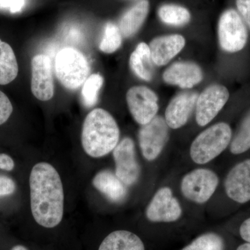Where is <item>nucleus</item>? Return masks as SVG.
Returning <instances> with one entry per match:
<instances>
[{"label":"nucleus","instance_id":"obj_19","mask_svg":"<svg viewBox=\"0 0 250 250\" xmlns=\"http://www.w3.org/2000/svg\"><path fill=\"white\" fill-rule=\"evenodd\" d=\"M98 250H146V247L136 233L127 230H116L104 238Z\"/></svg>","mask_w":250,"mask_h":250},{"label":"nucleus","instance_id":"obj_25","mask_svg":"<svg viewBox=\"0 0 250 250\" xmlns=\"http://www.w3.org/2000/svg\"><path fill=\"white\" fill-rule=\"evenodd\" d=\"M104 83L103 77L100 74H93L83 83L82 90L83 103L87 107H91L98 102L99 91Z\"/></svg>","mask_w":250,"mask_h":250},{"label":"nucleus","instance_id":"obj_31","mask_svg":"<svg viewBox=\"0 0 250 250\" xmlns=\"http://www.w3.org/2000/svg\"><path fill=\"white\" fill-rule=\"evenodd\" d=\"M239 233L242 239L250 244V217L242 223L239 228Z\"/></svg>","mask_w":250,"mask_h":250},{"label":"nucleus","instance_id":"obj_6","mask_svg":"<svg viewBox=\"0 0 250 250\" xmlns=\"http://www.w3.org/2000/svg\"><path fill=\"white\" fill-rule=\"evenodd\" d=\"M220 46L228 52H237L244 48L248 41V30L243 18L234 9L224 11L218 22Z\"/></svg>","mask_w":250,"mask_h":250},{"label":"nucleus","instance_id":"obj_34","mask_svg":"<svg viewBox=\"0 0 250 250\" xmlns=\"http://www.w3.org/2000/svg\"><path fill=\"white\" fill-rule=\"evenodd\" d=\"M236 250H250V244L245 242L243 244L240 245Z\"/></svg>","mask_w":250,"mask_h":250},{"label":"nucleus","instance_id":"obj_15","mask_svg":"<svg viewBox=\"0 0 250 250\" xmlns=\"http://www.w3.org/2000/svg\"><path fill=\"white\" fill-rule=\"evenodd\" d=\"M163 78L168 84L190 88L201 82L203 74L200 67L193 62H177L166 69Z\"/></svg>","mask_w":250,"mask_h":250},{"label":"nucleus","instance_id":"obj_30","mask_svg":"<svg viewBox=\"0 0 250 250\" xmlns=\"http://www.w3.org/2000/svg\"><path fill=\"white\" fill-rule=\"evenodd\" d=\"M14 161L9 155L6 154H0V169L6 171L14 170Z\"/></svg>","mask_w":250,"mask_h":250},{"label":"nucleus","instance_id":"obj_14","mask_svg":"<svg viewBox=\"0 0 250 250\" xmlns=\"http://www.w3.org/2000/svg\"><path fill=\"white\" fill-rule=\"evenodd\" d=\"M199 95L195 92H184L169 103L165 113V120L169 127L177 129L187 124L196 105Z\"/></svg>","mask_w":250,"mask_h":250},{"label":"nucleus","instance_id":"obj_11","mask_svg":"<svg viewBox=\"0 0 250 250\" xmlns=\"http://www.w3.org/2000/svg\"><path fill=\"white\" fill-rule=\"evenodd\" d=\"M229 93L224 85L213 84L203 90L198 96L196 105V121L201 126L208 125L228 103Z\"/></svg>","mask_w":250,"mask_h":250},{"label":"nucleus","instance_id":"obj_21","mask_svg":"<svg viewBox=\"0 0 250 250\" xmlns=\"http://www.w3.org/2000/svg\"><path fill=\"white\" fill-rule=\"evenodd\" d=\"M19 67L12 47L0 39V85H6L16 80Z\"/></svg>","mask_w":250,"mask_h":250},{"label":"nucleus","instance_id":"obj_27","mask_svg":"<svg viewBox=\"0 0 250 250\" xmlns=\"http://www.w3.org/2000/svg\"><path fill=\"white\" fill-rule=\"evenodd\" d=\"M12 104L6 94L0 90V125L4 124L13 113Z\"/></svg>","mask_w":250,"mask_h":250},{"label":"nucleus","instance_id":"obj_23","mask_svg":"<svg viewBox=\"0 0 250 250\" xmlns=\"http://www.w3.org/2000/svg\"><path fill=\"white\" fill-rule=\"evenodd\" d=\"M250 149V110L242 120L239 128L230 143V152L238 155Z\"/></svg>","mask_w":250,"mask_h":250},{"label":"nucleus","instance_id":"obj_3","mask_svg":"<svg viewBox=\"0 0 250 250\" xmlns=\"http://www.w3.org/2000/svg\"><path fill=\"white\" fill-rule=\"evenodd\" d=\"M232 131L229 125L219 123L207 128L192 141L190 156L192 161L204 165L220 156L230 146Z\"/></svg>","mask_w":250,"mask_h":250},{"label":"nucleus","instance_id":"obj_22","mask_svg":"<svg viewBox=\"0 0 250 250\" xmlns=\"http://www.w3.org/2000/svg\"><path fill=\"white\" fill-rule=\"evenodd\" d=\"M158 14L163 22L176 27L185 25L191 18L188 10L176 4L163 5L159 8Z\"/></svg>","mask_w":250,"mask_h":250},{"label":"nucleus","instance_id":"obj_32","mask_svg":"<svg viewBox=\"0 0 250 250\" xmlns=\"http://www.w3.org/2000/svg\"><path fill=\"white\" fill-rule=\"evenodd\" d=\"M26 0H11L9 5V11L12 14L20 12L22 11L25 5Z\"/></svg>","mask_w":250,"mask_h":250},{"label":"nucleus","instance_id":"obj_12","mask_svg":"<svg viewBox=\"0 0 250 250\" xmlns=\"http://www.w3.org/2000/svg\"><path fill=\"white\" fill-rule=\"evenodd\" d=\"M31 90L36 98L48 101L53 98L54 83L52 62L47 56L36 55L31 60Z\"/></svg>","mask_w":250,"mask_h":250},{"label":"nucleus","instance_id":"obj_33","mask_svg":"<svg viewBox=\"0 0 250 250\" xmlns=\"http://www.w3.org/2000/svg\"><path fill=\"white\" fill-rule=\"evenodd\" d=\"M11 0H0V9H9Z\"/></svg>","mask_w":250,"mask_h":250},{"label":"nucleus","instance_id":"obj_28","mask_svg":"<svg viewBox=\"0 0 250 250\" xmlns=\"http://www.w3.org/2000/svg\"><path fill=\"white\" fill-rule=\"evenodd\" d=\"M16 189V183L11 177L0 174V197L12 195Z\"/></svg>","mask_w":250,"mask_h":250},{"label":"nucleus","instance_id":"obj_2","mask_svg":"<svg viewBox=\"0 0 250 250\" xmlns=\"http://www.w3.org/2000/svg\"><path fill=\"white\" fill-rule=\"evenodd\" d=\"M120 129L116 120L106 110L95 108L83 122L82 144L85 152L93 158L107 155L116 147Z\"/></svg>","mask_w":250,"mask_h":250},{"label":"nucleus","instance_id":"obj_13","mask_svg":"<svg viewBox=\"0 0 250 250\" xmlns=\"http://www.w3.org/2000/svg\"><path fill=\"white\" fill-rule=\"evenodd\" d=\"M229 198L238 204L250 201V159L238 163L229 171L225 180Z\"/></svg>","mask_w":250,"mask_h":250},{"label":"nucleus","instance_id":"obj_1","mask_svg":"<svg viewBox=\"0 0 250 250\" xmlns=\"http://www.w3.org/2000/svg\"><path fill=\"white\" fill-rule=\"evenodd\" d=\"M31 209L38 225L53 229L62 223L64 192L57 170L48 163L41 162L31 170L29 177Z\"/></svg>","mask_w":250,"mask_h":250},{"label":"nucleus","instance_id":"obj_16","mask_svg":"<svg viewBox=\"0 0 250 250\" xmlns=\"http://www.w3.org/2000/svg\"><path fill=\"white\" fill-rule=\"evenodd\" d=\"M185 42L183 36L178 34L153 39L149 45L153 62L158 66L168 63L184 48Z\"/></svg>","mask_w":250,"mask_h":250},{"label":"nucleus","instance_id":"obj_24","mask_svg":"<svg viewBox=\"0 0 250 250\" xmlns=\"http://www.w3.org/2000/svg\"><path fill=\"white\" fill-rule=\"evenodd\" d=\"M225 241L218 233L208 232L200 235L181 250H225Z\"/></svg>","mask_w":250,"mask_h":250},{"label":"nucleus","instance_id":"obj_4","mask_svg":"<svg viewBox=\"0 0 250 250\" xmlns=\"http://www.w3.org/2000/svg\"><path fill=\"white\" fill-rule=\"evenodd\" d=\"M54 70L59 82L65 88L76 90L89 77L90 66L82 52L72 47H65L56 56Z\"/></svg>","mask_w":250,"mask_h":250},{"label":"nucleus","instance_id":"obj_35","mask_svg":"<svg viewBox=\"0 0 250 250\" xmlns=\"http://www.w3.org/2000/svg\"><path fill=\"white\" fill-rule=\"evenodd\" d=\"M9 250H29L27 247L22 246V245L18 244L15 245Z\"/></svg>","mask_w":250,"mask_h":250},{"label":"nucleus","instance_id":"obj_18","mask_svg":"<svg viewBox=\"0 0 250 250\" xmlns=\"http://www.w3.org/2000/svg\"><path fill=\"white\" fill-rule=\"evenodd\" d=\"M148 0H140L123 14L119 21L122 36L129 38L134 36L143 25L149 13Z\"/></svg>","mask_w":250,"mask_h":250},{"label":"nucleus","instance_id":"obj_10","mask_svg":"<svg viewBox=\"0 0 250 250\" xmlns=\"http://www.w3.org/2000/svg\"><path fill=\"white\" fill-rule=\"evenodd\" d=\"M126 97L130 113L136 123L146 125L155 118L159 105L157 96L152 90L137 85L130 88Z\"/></svg>","mask_w":250,"mask_h":250},{"label":"nucleus","instance_id":"obj_26","mask_svg":"<svg viewBox=\"0 0 250 250\" xmlns=\"http://www.w3.org/2000/svg\"><path fill=\"white\" fill-rule=\"evenodd\" d=\"M122 41L123 36L119 27L113 22H107L105 26L103 40L100 42L99 47L104 53H113L121 47Z\"/></svg>","mask_w":250,"mask_h":250},{"label":"nucleus","instance_id":"obj_20","mask_svg":"<svg viewBox=\"0 0 250 250\" xmlns=\"http://www.w3.org/2000/svg\"><path fill=\"white\" fill-rule=\"evenodd\" d=\"M153 63L149 45L141 42L130 57L129 65L131 70L139 78L150 81L154 75Z\"/></svg>","mask_w":250,"mask_h":250},{"label":"nucleus","instance_id":"obj_17","mask_svg":"<svg viewBox=\"0 0 250 250\" xmlns=\"http://www.w3.org/2000/svg\"><path fill=\"white\" fill-rule=\"evenodd\" d=\"M93 187L114 203L124 201L127 195L126 186L111 171L99 172L93 180Z\"/></svg>","mask_w":250,"mask_h":250},{"label":"nucleus","instance_id":"obj_7","mask_svg":"<svg viewBox=\"0 0 250 250\" xmlns=\"http://www.w3.org/2000/svg\"><path fill=\"white\" fill-rule=\"evenodd\" d=\"M168 125L165 118L156 116L147 124L142 125L139 133L140 147L146 160H156L168 141Z\"/></svg>","mask_w":250,"mask_h":250},{"label":"nucleus","instance_id":"obj_29","mask_svg":"<svg viewBox=\"0 0 250 250\" xmlns=\"http://www.w3.org/2000/svg\"><path fill=\"white\" fill-rule=\"evenodd\" d=\"M238 11L250 29V0H236Z\"/></svg>","mask_w":250,"mask_h":250},{"label":"nucleus","instance_id":"obj_5","mask_svg":"<svg viewBox=\"0 0 250 250\" xmlns=\"http://www.w3.org/2000/svg\"><path fill=\"white\" fill-rule=\"evenodd\" d=\"M218 184V176L213 170L197 168L184 176L181 182V191L189 201L204 204L211 198Z\"/></svg>","mask_w":250,"mask_h":250},{"label":"nucleus","instance_id":"obj_8","mask_svg":"<svg viewBox=\"0 0 250 250\" xmlns=\"http://www.w3.org/2000/svg\"><path fill=\"white\" fill-rule=\"evenodd\" d=\"M116 164L115 174L126 186L131 187L139 181L141 167L136 157L134 141L125 137L120 141L113 150Z\"/></svg>","mask_w":250,"mask_h":250},{"label":"nucleus","instance_id":"obj_9","mask_svg":"<svg viewBox=\"0 0 250 250\" xmlns=\"http://www.w3.org/2000/svg\"><path fill=\"white\" fill-rule=\"evenodd\" d=\"M146 218L152 223H170L177 221L182 215V208L170 188H161L148 205Z\"/></svg>","mask_w":250,"mask_h":250}]
</instances>
